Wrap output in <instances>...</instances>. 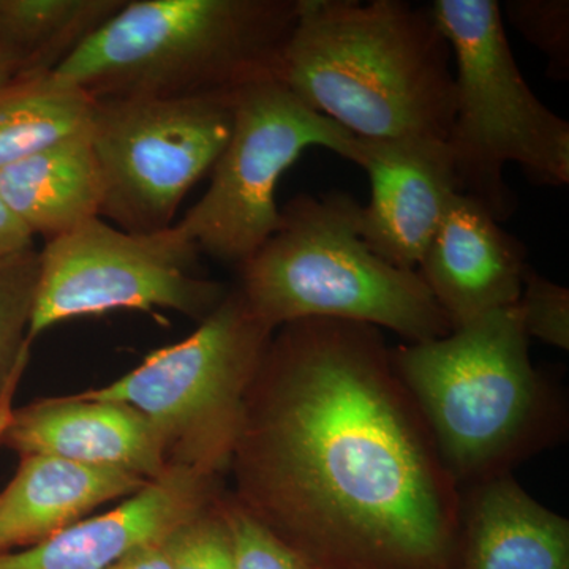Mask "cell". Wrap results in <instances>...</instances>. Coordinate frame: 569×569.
<instances>
[{
	"label": "cell",
	"mask_w": 569,
	"mask_h": 569,
	"mask_svg": "<svg viewBox=\"0 0 569 569\" xmlns=\"http://www.w3.org/2000/svg\"><path fill=\"white\" fill-rule=\"evenodd\" d=\"M228 475L309 569H458L462 490L376 326L276 329Z\"/></svg>",
	"instance_id": "6da1fadb"
},
{
	"label": "cell",
	"mask_w": 569,
	"mask_h": 569,
	"mask_svg": "<svg viewBox=\"0 0 569 569\" xmlns=\"http://www.w3.org/2000/svg\"><path fill=\"white\" fill-rule=\"evenodd\" d=\"M280 81L356 138L447 141L455 118L451 47L406 0H301Z\"/></svg>",
	"instance_id": "7a4b0ae2"
},
{
	"label": "cell",
	"mask_w": 569,
	"mask_h": 569,
	"mask_svg": "<svg viewBox=\"0 0 569 569\" xmlns=\"http://www.w3.org/2000/svg\"><path fill=\"white\" fill-rule=\"evenodd\" d=\"M301 0H126L54 70L92 99L236 96L280 80Z\"/></svg>",
	"instance_id": "3957f363"
},
{
	"label": "cell",
	"mask_w": 569,
	"mask_h": 569,
	"mask_svg": "<svg viewBox=\"0 0 569 569\" xmlns=\"http://www.w3.org/2000/svg\"><path fill=\"white\" fill-rule=\"evenodd\" d=\"M529 340L516 305L391 350L460 490L509 475L553 436L556 400L531 365Z\"/></svg>",
	"instance_id": "277c9868"
},
{
	"label": "cell",
	"mask_w": 569,
	"mask_h": 569,
	"mask_svg": "<svg viewBox=\"0 0 569 569\" xmlns=\"http://www.w3.org/2000/svg\"><path fill=\"white\" fill-rule=\"evenodd\" d=\"M358 206L342 192L291 198L279 230L239 268L247 305L274 331L318 318L387 328L407 343L448 336L451 321L418 272L362 241Z\"/></svg>",
	"instance_id": "5b68a950"
},
{
	"label": "cell",
	"mask_w": 569,
	"mask_h": 569,
	"mask_svg": "<svg viewBox=\"0 0 569 569\" xmlns=\"http://www.w3.org/2000/svg\"><path fill=\"white\" fill-rule=\"evenodd\" d=\"M451 47L456 107L447 138L459 193L498 222L516 211L505 170L546 186L569 182V123L531 91L512 54L497 0H433Z\"/></svg>",
	"instance_id": "8992f818"
},
{
	"label": "cell",
	"mask_w": 569,
	"mask_h": 569,
	"mask_svg": "<svg viewBox=\"0 0 569 569\" xmlns=\"http://www.w3.org/2000/svg\"><path fill=\"white\" fill-rule=\"evenodd\" d=\"M274 329L239 288L181 342L146 356L137 369L82 397L127 403L162 438L168 466L224 478L241 429L246 397Z\"/></svg>",
	"instance_id": "52a82bcc"
},
{
	"label": "cell",
	"mask_w": 569,
	"mask_h": 569,
	"mask_svg": "<svg viewBox=\"0 0 569 569\" xmlns=\"http://www.w3.org/2000/svg\"><path fill=\"white\" fill-rule=\"evenodd\" d=\"M236 96L93 99L89 140L102 178L100 217L127 233L173 227L183 198L230 140Z\"/></svg>",
	"instance_id": "ba28073f"
},
{
	"label": "cell",
	"mask_w": 569,
	"mask_h": 569,
	"mask_svg": "<svg viewBox=\"0 0 569 569\" xmlns=\"http://www.w3.org/2000/svg\"><path fill=\"white\" fill-rule=\"evenodd\" d=\"M356 137L306 107L277 78L236 96L230 140L212 168L211 183L178 227L220 263L244 266L279 230L277 183L309 148L353 160Z\"/></svg>",
	"instance_id": "9c48e42d"
},
{
	"label": "cell",
	"mask_w": 569,
	"mask_h": 569,
	"mask_svg": "<svg viewBox=\"0 0 569 569\" xmlns=\"http://www.w3.org/2000/svg\"><path fill=\"white\" fill-rule=\"evenodd\" d=\"M29 339L51 326L112 310L168 309L203 321L230 293L200 272L201 252L178 223L127 233L93 217L47 241Z\"/></svg>",
	"instance_id": "30bf717a"
},
{
	"label": "cell",
	"mask_w": 569,
	"mask_h": 569,
	"mask_svg": "<svg viewBox=\"0 0 569 569\" xmlns=\"http://www.w3.org/2000/svg\"><path fill=\"white\" fill-rule=\"evenodd\" d=\"M370 182L356 228L367 247L397 268L417 271L422 253L459 193L447 141L356 138L353 160Z\"/></svg>",
	"instance_id": "8fae6325"
},
{
	"label": "cell",
	"mask_w": 569,
	"mask_h": 569,
	"mask_svg": "<svg viewBox=\"0 0 569 569\" xmlns=\"http://www.w3.org/2000/svg\"><path fill=\"white\" fill-rule=\"evenodd\" d=\"M223 479L170 467L134 496L21 550L0 552V569H108L130 550L159 541L217 500Z\"/></svg>",
	"instance_id": "7c38bea8"
},
{
	"label": "cell",
	"mask_w": 569,
	"mask_h": 569,
	"mask_svg": "<svg viewBox=\"0 0 569 569\" xmlns=\"http://www.w3.org/2000/svg\"><path fill=\"white\" fill-rule=\"evenodd\" d=\"M0 448L20 458L44 455L112 468L146 481H156L170 470L162 438L144 415L127 403L81 395L13 408Z\"/></svg>",
	"instance_id": "4fadbf2b"
},
{
	"label": "cell",
	"mask_w": 569,
	"mask_h": 569,
	"mask_svg": "<svg viewBox=\"0 0 569 569\" xmlns=\"http://www.w3.org/2000/svg\"><path fill=\"white\" fill-rule=\"evenodd\" d=\"M526 249L479 201L456 193L417 272L452 329L518 305Z\"/></svg>",
	"instance_id": "5bb4252c"
},
{
	"label": "cell",
	"mask_w": 569,
	"mask_h": 569,
	"mask_svg": "<svg viewBox=\"0 0 569 569\" xmlns=\"http://www.w3.org/2000/svg\"><path fill=\"white\" fill-rule=\"evenodd\" d=\"M458 569H569V522L511 475L478 482L462 496Z\"/></svg>",
	"instance_id": "9a60e30c"
},
{
	"label": "cell",
	"mask_w": 569,
	"mask_h": 569,
	"mask_svg": "<svg viewBox=\"0 0 569 569\" xmlns=\"http://www.w3.org/2000/svg\"><path fill=\"white\" fill-rule=\"evenodd\" d=\"M20 459L17 473L0 492V552L44 541L93 509L126 500L151 482L54 456Z\"/></svg>",
	"instance_id": "2e32d148"
},
{
	"label": "cell",
	"mask_w": 569,
	"mask_h": 569,
	"mask_svg": "<svg viewBox=\"0 0 569 569\" xmlns=\"http://www.w3.org/2000/svg\"><path fill=\"white\" fill-rule=\"evenodd\" d=\"M0 197L32 236L47 241L100 217L102 178L89 129L3 168Z\"/></svg>",
	"instance_id": "e0dca14e"
},
{
	"label": "cell",
	"mask_w": 569,
	"mask_h": 569,
	"mask_svg": "<svg viewBox=\"0 0 569 569\" xmlns=\"http://www.w3.org/2000/svg\"><path fill=\"white\" fill-rule=\"evenodd\" d=\"M92 108V97L54 71L0 86V171L88 130Z\"/></svg>",
	"instance_id": "ac0fdd59"
},
{
	"label": "cell",
	"mask_w": 569,
	"mask_h": 569,
	"mask_svg": "<svg viewBox=\"0 0 569 569\" xmlns=\"http://www.w3.org/2000/svg\"><path fill=\"white\" fill-rule=\"evenodd\" d=\"M126 0H0V51L21 74L51 73Z\"/></svg>",
	"instance_id": "d6986e66"
},
{
	"label": "cell",
	"mask_w": 569,
	"mask_h": 569,
	"mask_svg": "<svg viewBox=\"0 0 569 569\" xmlns=\"http://www.w3.org/2000/svg\"><path fill=\"white\" fill-rule=\"evenodd\" d=\"M39 277L40 257L36 249L0 260V437L28 365Z\"/></svg>",
	"instance_id": "ffe728a7"
},
{
	"label": "cell",
	"mask_w": 569,
	"mask_h": 569,
	"mask_svg": "<svg viewBox=\"0 0 569 569\" xmlns=\"http://www.w3.org/2000/svg\"><path fill=\"white\" fill-rule=\"evenodd\" d=\"M222 496L162 539L171 568L236 569L233 538L224 518Z\"/></svg>",
	"instance_id": "44dd1931"
},
{
	"label": "cell",
	"mask_w": 569,
	"mask_h": 569,
	"mask_svg": "<svg viewBox=\"0 0 569 569\" xmlns=\"http://www.w3.org/2000/svg\"><path fill=\"white\" fill-rule=\"evenodd\" d=\"M501 13L523 39L546 56L550 74L557 80H568V0H507Z\"/></svg>",
	"instance_id": "7402d4cb"
},
{
	"label": "cell",
	"mask_w": 569,
	"mask_h": 569,
	"mask_svg": "<svg viewBox=\"0 0 569 569\" xmlns=\"http://www.w3.org/2000/svg\"><path fill=\"white\" fill-rule=\"evenodd\" d=\"M222 508L233 538L236 569H309L224 489Z\"/></svg>",
	"instance_id": "603a6c76"
},
{
	"label": "cell",
	"mask_w": 569,
	"mask_h": 569,
	"mask_svg": "<svg viewBox=\"0 0 569 569\" xmlns=\"http://www.w3.org/2000/svg\"><path fill=\"white\" fill-rule=\"evenodd\" d=\"M518 309L527 336L548 346L569 348V290L527 268Z\"/></svg>",
	"instance_id": "cb8c5ba5"
},
{
	"label": "cell",
	"mask_w": 569,
	"mask_h": 569,
	"mask_svg": "<svg viewBox=\"0 0 569 569\" xmlns=\"http://www.w3.org/2000/svg\"><path fill=\"white\" fill-rule=\"evenodd\" d=\"M33 249V236L0 197V260Z\"/></svg>",
	"instance_id": "d4e9b609"
},
{
	"label": "cell",
	"mask_w": 569,
	"mask_h": 569,
	"mask_svg": "<svg viewBox=\"0 0 569 569\" xmlns=\"http://www.w3.org/2000/svg\"><path fill=\"white\" fill-rule=\"evenodd\" d=\"M108 569H173L162 539L138 546Z\"/></svg>",
	"instance_id": "484cf974"
},
{
	"label": "cell",
	"mask_w": 569,
	"mask_h": 569,
	"mask_svg": "<svg viewBox=\"0 0 569 569\" xmlns=\"http://www.w3.org/2000/svg\"><path fill=\"white\" fill-rule=\"evenodd\" d=\"M20 66L7 52L0 51V86L20 77Z\"/></svg>",
	"instance_id": "4316f807"
}]
</instances>
